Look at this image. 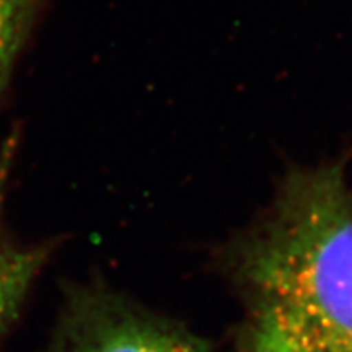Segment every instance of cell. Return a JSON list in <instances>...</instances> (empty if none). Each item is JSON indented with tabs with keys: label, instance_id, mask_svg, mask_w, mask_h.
<instances>
[{
	"label": "cell",
	"instance_id": "cell-1",
	"mask_svg": "<svg viewBox=\"0 0 352 352\" xmlns=\"http://www.w3.org/2000/svg\"><path fill=\"white\" fill-rule=\"evenodd\" d=\"M344 158L290 166L223 248L246 352H352V189Z\"/></svg>",
	"mask_w": 352,
	"mask_h": 352
},
{
	"label": "cell",
	"instance_id": "cell-2",
	"mask_svg": "<svg viewBox=\"0 0 352 352\" xmlns=\"http://www.w3.org/2000/svg\"><path fill=\"white\" fill-rule=\"evenodd\" d=\"M46 352H210V346L101 280H88L64 289Z\"/></svg>",
	"mask_w": 352,
	"mask_h": 352
},
{
	"label": "cell",
	"instance_id": "cell-3",
	"mask_svg": "<svg viewBox=\"0 0 352 352\" xmlns=\"http://www.w3.org/2000/svg\"><path fill=\"white\" fill-rule=\"evenodd\" d=\"M20 147V132L12 129L0 147V334L20 315L25 298L47 259L54 241L20 245L7 233L6 206Z\"/></svg>",
	"mask_w": 352,
	"mask_h": 352
},
{
	"label": "cell",
	"instance_id": "cell-4",
	"mask_svg": "<svg viewBox=\"0 0 352 352\" xmlns=\"http://www.w3.org/2000/svg\"><path fill=\"white\" fill-rule=\"evenodd\" d=\"M44 2L46 0H0V96L33 36Z\"/></svg>",
	"mask_w": 352,
	"mask_h": 352
}]
</instances>
